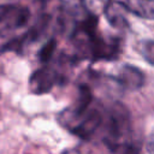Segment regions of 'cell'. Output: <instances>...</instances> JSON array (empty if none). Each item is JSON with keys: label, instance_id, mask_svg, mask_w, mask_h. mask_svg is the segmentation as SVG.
<instances>
[{"label": "cell", "instance_id": "cell-1", "mask_svg": "<svg viewBox=\"0 0 154 154\" xmlns=\"http://www.w3.org/2000/svg\"><path fill=\"white\" fill-rule=\"evenodd\" d=\"M129 132H130V120H129L128 111L123 107V105L117 103L112 107L108 116L105 142L114 152L124 150L129 146L128 143Z\"/></svg>", "mask_w": 154, "mask_h": 154}, {"label": "cell", "instance_id": "cell-2", "mask_svg": "<svg viewBox=\"0 0 154 154\" xmlns=\"http://www.w3.org/2000/svg\"><path fill=\"white\" fill-rule=\"evenodd\" d=\"M101 123H102V114L97 109L88 108L83 114L65 123L64 125L75 135L87 140L95 134V131L99 129Z\"/></svg>", "mask_w": 154, "mask_h": 154}, {"label": "cell", "instance_id": "cell-3", "mask_svg": "<svg viewBox=\"0 0 154 154\" xmlns=\"http://www.w3.org/2000/svg\"><path fill=\"white\" fill-rule=\"evenodd\" d=\"M29 19V10L23 6H4L0 11V28L13 30L23 26Z\"/></svg>", "mask_w": 154, "mask_h": 154}, {"label": "cell", "instance_id": "cell-4", "mask_svg": "<svg viewBox=\"0 0 154 154\" xmlns=\"http://www.w3.org/2000/svg\"><path fill=\"white\" fill-rule=\"evenodd\" d=\"M59 76L58 73L48 67H43L37 70L30 78L29 85L31 90L36 94H43L52 89V87L58 82Z\"/></svg>", "mask_w": 154, "mask_h": 154}, {"label": "cell", "instance_id": "cell-5", "mask_svg": "<svg viewBox=\"0 0 154 154\" xmlns=\"http://www.w3.org/2000/svg\"><path fill=\"white\" fill-rule=\"evenodd\" d=\"M116 81L128 90H136L143 85L144 75L136 66L124 65L116 76Z\"/></svg>", "mask_w": 154, "mask_h": 154}, {"label": "cell", "instance_id": "cell-6", "mask_svg": "<svg viewBox=\"0 0 154 154\" xmlns=\"http://www.w3.org/2000/svg\"><path fill=\"white\" fill-rule=\"evenodd\" d=\"M122 4L126 11L137 17L144 19L154 18V0H123Z\"/></svg>", "mask_w": 154, "mask_h": 154}, {"label": "cell", "instance_id": "cell-7", "mask_svg": "<svg viewBox=\"0 0 154 154\" xmlns=\"http://www.w3.org/2000/svg\"><path fill=\"white\" fill-rule=\"evenodd\" d=\"M63 10L75 19H77L79 23L87 20L89 17L88 8L84 5L83 0H60Z\"/></svg>", "mask_w": 154, "mask_h": 154}, {"label": "cell", "instance_id": "cell-8", "mask_svg": "<svg viewBox=\"0 0 154 154\" xmlns=\"http://www.w3.org/2000/svg\"><path fill=\"white\" fill-rule=\"evenodd\" d=\"M126 10L122 2H111L107 5L105 13L107 20L116 28H123L126 25L125 16L123 14V11Z\"/></svg>", "mask_w": 154, "mask_h": 154}, {"label": "cell", "instance_id": "cell-9", "mask_svg": "<svg viewBox=\"0 0 154 154\" xmlns=\"http://www.w3.org/2000/svg\"><path fill=\"white\" fill-rule=\"evenodd\" d=\"M140 52L144 60L154 66V41H144L141 43Z\"/></svg>", "mask_w": 154, "mask_h": 154}, {"label": "cell", "instance_id": "cell-10", "mask_svg": "<svg viewBox=\"0 0 154 154\" xmlns=\"http://www.w3.org/2000/svg\"><path fill=\"white\" fill-rule=\"evenodd\" d=\"M54 49H55V41H54V40H51L48 43H46V45L42 47V49H41V52H40V54H38L40 60L43 61V63H45V61H48V60L51 59V57H52Z\"/></svg>", "mask_w": 154, "mask_h": 154}, {"label": "cell", "instance_id": "cell-11", "mask_svg": "<svg viewBox=\"0 0 154 154\" xmlns=\"http://www.w3.org/2000/svg\"><path fill=\"white\" fill-rule=\"evenodd\" d=\"M123 154H140V152H138V149H137L136 147L129 144V146L123 150Z\"/></svg>", "mask_w": 154, "mask_h": 154}, {"label": "cell", "instance_id": "cell-12", "mask_svg": "<svg viewBox=\"0 0 154 154\" xmlns=\"http://www.w3.org/2000/svg\"><path fill=\"white\" fill-rule=\"evenodd\" d=\"M147 150H148L149 154H154V137L150 141H148V143H147Z\"/></svg>", "mask_w": 154, "mask_h": 154}]
</instances>
